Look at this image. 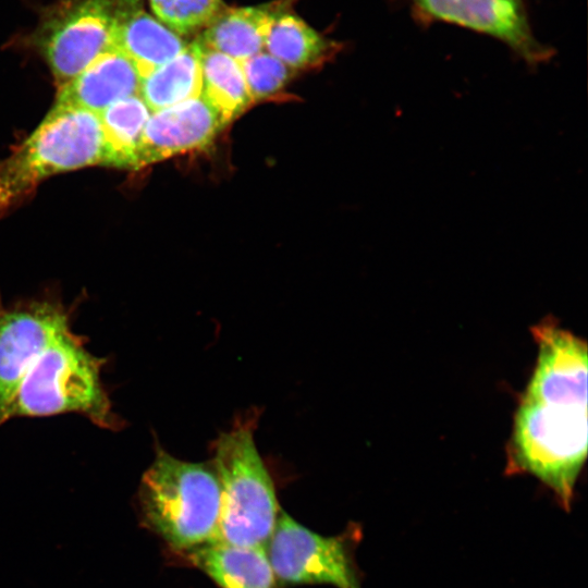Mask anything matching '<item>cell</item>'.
Segmentation results:
<instances>
[{
	"label": "cell",
	"instance_id": "8fae6325",
	"mask_svg": "<svg viewBox=\"0 0 588 588\" xmlns=\"http://www.w3.org/2000/svg\"><path fill=\"white\" fill-rule=\"evenodd\" d=\"M142 76L133 61L112 46L76 77L59 87L56 106L100 113L112 103L139 94Z\"/></svg>",
	"mask_w": 588,
	"mask_h": 588
},
{
	"label": "cell",
	"instance_id": "30bf717a",
	"mask_svg": "<svg viewBox=\"0 0 588 588\" xmlns=\"http://www.w3.org/2000/svg\"><path fill=\"white\" fill-rule=\"evenodd\" d=\"M228 125L201 94L151 112L136 152L135 170L209 146Z\"/></svg>",
	"mask_w": 588,
	"mask_h": 588
},
{
	"label": "cell",
	"instance_id": "4fadbf2b",
	"mask_svg": "<svg viewBox=\"0 0 588 588\" xmlns=\"http://www.w3.org/2000/svg\"><path fill=\"white\" fill-rule=\"evenodd\" d=\"M293 0H274L253 7H225L203 29L196 41L240 63L260 52L274 19Z\"/></svg>",
	"mask_w": 588,
	"mask_h": 588
},
{
	"label": "cell",
	"instance_id": "52a82bcc",
	"mask_svg": "<svg viewBox=\"0 0 588 588\" xmlns=\"http://www.w3.org/2000/svg\"><path fill=\"white\" fill-rule=\"evenodd\" d=\"M360 532L324 537L280 511L266 552L281 585L328 584L336 588H362L353 559Z\"/></svg>",
	"mask_w": 588,
	"mask_h": 588
},
{
	"label": "cell",
	"instance_id": "7a4b0ae2",
	"mask_svg": "<svg viewBox=\"0 0 588 588\" xmlns=\"http://www.w3.org/2000/svg\"><path fill=\"white\" fill-rule=\"evenodd\" d=\"M138 505L144 525L174 551L213 542L221 488L211 462L181 461L157 448L140 480Z\"/></svg>",
	"mask_w": 588,
	"mask_h": 588
},
{
	"label": "cell",
	"instance_id": "5b68a950",
	"mask_svg": "<svg viewBox=\"0 0 588 588\" xmlns=\"http://www.w3.org/2000/svg\"><path fill=\"white\" fill-rule=\"evenodd\" d=\"M102 145L97 113L54 105L30 136L0 161V216L42 180L101 164Z\"/></svg>",
	"mask_w": 588,
	"mask_h": 588
},
{
	"label": "cell",
	"instance_id": "e0dca14e",
	"mask_svg": "<svg viewBox=\"0 0 588 588\" xmlns=\"http://www.w3.org/2000/svg\"><path fill=\"white\" fill-rule=\"evenodd\" d=\"M150 114L139 95L117 101L98 113L103 143L100 166L135 170L137 148Z\"/></svg>",
	"mask_w": 588,
	"mask_h": 588
},
{
	"label": "cell",
	"instance_id": "277c9868",
	"mask_svg": "<svg viewBox=\"0 0 588 588\" xmlns=\"http://www.w3.org/2000/svg\"><path fill=\"white\" fill-rule=\"evenodd\" d=\"M105 364V358L86 350L84 336L70 330L26 371L4 422L15 417L77 413L100 428L119 429L122 422L101 381Z\"/></svg>",
	"mask_w": 588,
	"mask_h": 588
},
{
	"label": "cell",
	"instance_id": "5bb4252c",
	"mask_svg": "<svg viewBox=\"0 0 588 588\" xmlns=\"http://www.w3.org/2000/svg\"><path fill=\"white\" fill-rule=\"evenodd\" d=\"M183 553L189 564L220 588H275L277 578L265 547L209 542Z\"/></svg>",
	"mask_w": 588,
	"mask_h": 588
},
{
	"label": "cell",
	"instance_id": "9a60e30c",
	"mask_svg": "<svg viewBox=\"0 0 588 588\" xmlns=\"http://www.w3.org/2000/svg\"><path fill=\"white\" fill-rule=\"evenodd\" d=\"M339 49L338 42L323 37L290 9L274 19L264 48L293 71L317 68Z\"/></svg>",
	"mask_w": 588,
	"mask_h": 588
},
{
	"label": "cell",
	"instance_id": "8992f818",
	"mask_svg": "<svg viewBox=\"0 0 588 588\" xmlns=\"http://www.w3.org/2000/svg\"><path fill=\"white\" fill-rule=\"evenodd\" d=\"M119 5L120 0H61L44 12L33 42L58 87L114 46Z\"/></svg>",
	"mask_w": 588,
	"mask_h": 588
},
{
	"label": "cell",
	"instance_id": "6da1fadb",
	"mask_svg": "<svg viewBox=\"0 0 588 588\" xmlns=\"http://www.w3.org/2000/svg\"><path fill=\"white\" fill-rule=\"evenodd\" d=\"M531 334L537 358L518 397L504 474L537 478L568 512L588 451L587 343L554 318Z\"/></svg>",
	"mask_w": 588,
	"mask_h": 588
},
{
	"label": "cell",
	"instance_id": "9c48e42d",
	"mask_svg": "<svg viewBox=\"0 0 588 588\" xmlns=\"http://www.w3.org/2000/svg\"><path fill=\"white\" fill-rule=\"evenodd\" d=\"M421 23L455 24L492 37L530 65L548 61L550 47L534 35L523 0H406Z\"/></svg>",
	"mask_w": 588,
	"mask_h": 588
},
{
	"label": "cell",
	"instance_id": "ba28073f",
	"mask_svg": "<svg viewBox=\"0 0 588 588\" xmlns=\"http://www.w3.org/2000/svg\"><path fill=\"white\" fill-rule=\"evenodd\" d=\"M71 311L57 298L0 302V426L26 371L72 330Z\"/></svg>",
	"mask_w": 588,
	"mask_h": 588
},
{
	"label": "cell",
	"instance_id": "ffe728a7",
	"mask_svg": "<svg viewBox=\"0 0 588 588\" xmlns=\"http://www.w3.org/2000/svg\"><path fill=\"white\" fill-rule=\"evenodd\" d=\"M241 65L253 101L279 93L295 72L265 50L244 60Z\"/></svg>",
	"mask_w": 588,
	"mask_h": 588
},
{
	"label": "cell",
	"instance_id": "d6986e66",
	"mask_svg": "<svg viewBox=\"0 0 588 588\" xmlns=\"http://www.w3.org/2000/svg\"><path fill=\"white\" fill-rule=\"evenodd\" d=\"M159 21L181 37L203 30L224 5L222 0H149Z\"/></svg>",
	"mask_w": 588,
	"mask_h": 588
},
{
	"label": "cell",
	"instance_id": "2e32d148",
	"mask_svg": "<svg viewBox=\"0 0 588 588\" xmlns=\"http://www.w3.org/2000/svg\"><path fill=\"white\" fill-rule=\"evenodd\" d=\"M200 48L188 42L173 59L142 78L139 97L151 112L201 94Z\"/></svg>",
	"mask_w": 588,
	"mask_h": 588
},
{
	"label": "cell",
	"instance_id": "ac0fdd59",
	"mask_svg": "<svg viewBox=\"0 0 588 588\" xmlns=\"http://www.w3.org/2000/svg\"><path fill=\"white\" fill-rule=\"evenodd\" d=\"M199 48L201 96L218 110L229 124L253 102L242 65L238 61L217 50L200 45Z\"/></svg>",
	"mask_w": 588,
	"mask_h": 588
},
{
	"label": "cell",
	"instance_id": "3957f363",
	"mask_svg": "<svg viewBox=\"0 0 588 588\" xmlns=\"http://www.w3.org/2000/svg\"><path fill=\"white\" fill-rule=\"evenodd\" d=\"M259 413L240 415L212 443L210 461L221 488L218 535L213 542L265 547L279 513L272 478L256 448Z\"/></svg>",
	"mask_w": 588,
	"mask_h": 588
},
{
	"label": "cell",
	"instance_id": "7c38bea8",
	"mask_svg": "<svg viewBox=\"0 0 588 588\" xmlns=\"http://www.w3.org/2000/svg\"><path fill=\"white\" fill-rule=\"evenodd\" d=\"M113 44L133 61L142 78L188 45L183 37L147 13L143 0H120Z\"/></svg>",
	"mask_w": 588,
	"mask_h": 588
}]
</instances>
